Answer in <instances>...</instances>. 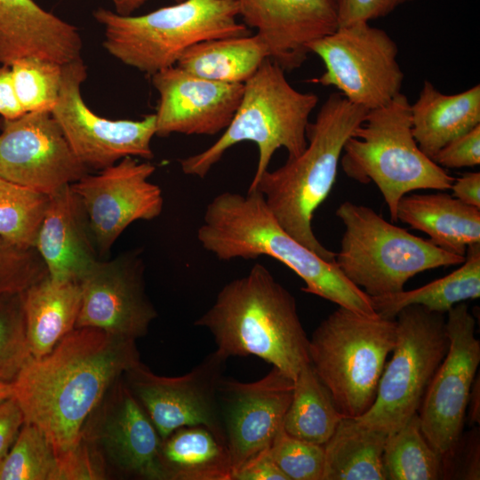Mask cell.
<instances>
[{
	"label": "cell",
	"mask_w": 480,
	"mask_h": 480,
	"mask_svg": "<svg viewBox=\"0 0 480 480\" xmlns=\"http://www.w3.org/2000/svg\"><path fill=\"white\" fill-rule=\"evenodd\" d=\"M136 340L80 327L51 352L31 356L12 381L25 422L52 444L62 480H73L84 422L110 387L140 362Z\"/></svg>",
	"instance_id": "6da1fadb"
},
{
	"label": "cell",
	"mask_w": 480,
	"mask_h": 480,
	"mask_svg": "<svg viewBox=\"0 0 480 480\" xmlns=\"http://www.w3.org/2000/svg\"><path fill=\"white\" fill-rule=\"evenodd\" d=\"M197 240L221 260L274 258L303 280V292L364 316H378L370 296L343 275L335 260L321 258L280 226L258 190L246 195L225 191L213 197Z\"/></svg>",
	"instance_id": "7a4b0ae2"
},
{
	"label": "cell",
	"mask_w": 480,
	"mask_h": 480,
	"mask_svg": "<svg viewBox=\"0 0 480 480\" xmlns=\"http://www.w3.org/2000/svg\"><path fill=\"white\" fill-rule=\"evenodd\" d=\"M195 324L212 333L215 352L225 360L255 356L293 380L310 364L293 295L260 263L226 284Z\"/></svg>",
	"instance_id": "3957f363"
},
{
	"label": "cell",
	"mask_w": 480,
	"mask_h": 480,
	"mask_svg": "<svg viewBox=\"0 0 480 480\" xmlns=\"http://www.w3.org/2000/svg\"><path fill=\"white\" fill-rule=\"evenodd\" d=\"M367 112L340 92L331 93L308 124L303 152L274 171H265L247 190H258L280 226L329 261L334 260L335 252L315 236L312 220L335 183L347 140Z\"/></svg>",
	"instance_id": "277c9868"
},
{
	"label": "cell",
	"mask_w": 480,
	"mask_h": 480,
	"mask_svg": "<svg viewBox=\"0 0 480 480\" xmlns=\"http://www.w3.org/2000/svg\"><path fill=\"white\" fill-rule=\"evenodd\" d=\"M284 70L270 58L244 84V92L229 125L202 152L180 160L182 172L201 179L231 147L243 141L257 145L259 158L249 187L268 170L274 153L284 148L288 158L300 155L308 144L309 116L318 97L301 92L288 82Z\"/></svg>",
	"instance_id": "5b68a950"
},
{
	"label": "cell",
	"mask_w": 480,
	"mask_h": 480,
	"mask_svg": "<svg viewBox=\"0 0 480 480\" xmlns=\"http://www.w3.org/2000/svg\"><path fill=\"white\" fill-rule=\"evenodd\" d=\"M93 16L104 28L108 52L149 76L174 66L195 44L251 35L236 20V0H184L140 16L99 8Z\"/></svg>",
	"instance_id": "8992f818"
},
{
	"label": "cell",
	"mask_w": 480,
	"mask_h": 480,
	"mask_svg": "<svg viewBox=\"0 0 480 480\" xmlns=\"http://www.w3.org/2000/svg\"><path fill=\"white\" fill-rule=\"evenodd\" d=\"M340 163L348 177L378 187L393 222L404 196L420 189L448 190L455 179L419 148L411 103L402 92L368 110L347 140Z\"/></svg>",
	"instance_id": "52a82bcc"
},
{
	"label": "cell",
	"mask_w": 480,
	"mask_h": 480,
	"mask_svg": "<svg viewBox=\"0 0 480 480\" xmlns=\"http://www.w3.org/2000/svg\"><path fill=\"white\" fill-rule=\"evenodd\" d=\"M396 337V318L367 316L342 307L313 332L310 364L343 417L357 418L373 404Z\"/></svg>",
	"instance_id": "ba28073f"
},
{
	"label": "cell",
	"mask_w": 480,
	"mask_h": 480,
	"mask_svg": "<svg viewBox=\"0 0 480 480\" xmlns=\"http://www.w3.org/2000/svg\"><path fill=\"white\" fill-rule=\"evenodd\" d=\"M336 216L345 230L334 260L343 275L370 297L401 292L415 275L460 265L465 260L388 222L366 205L343 202Z\"/></svg>",
	"instance_id": "9c48e42d"
},
{
	"label": "cell",
	"mask_w": 480,
	"mask_h": 480,
	"mask_svg": "<svg viewBox=\"0 0 480 480\" xmlns=\"http://www.w3.org/2000/svg\"><path fill=\"white\" fill-rule=\"evenodd\" d=\"M396 322L393 355L384 366L375 400L364 414L355 418L387 435L418 413L449 348L444 314L411 305L397 313Z\"/></svg>",
	"instance_id": "30bf717a"
},
{
	"label": "cell",
	"mask_w": 480,
	"mask_h": 480,
	"mask_svg": "<svg viewBox=\"0 0 480 480\" xmlns=\"http://www.w3.org/2000/svg\"><path fill=\"white\" fill-rule=\"evenodd\" d=\"M161 443L122 376L87 418L78 448L90 460L98 480H165Z\"/></svg>",
	"instance_id": "8fae6325"
},
{
	"label": "cell",
	"mask_w": 480,
	"mask_h": 480,
	"mask_svg": "<svg viewBox=\"0 0 480 480\" xmlns=\"http://www.w3.org/2000/svg\"><path fill=\"white\" fill-rule=\"evenodd\" d=\"M308 48L325 68L310 82L334 86L354 104L370 110L401 92L404 74L397 61L398 46L384 29L370 22L339 27Z\"/></svg>",
	"instance_id": "7c38bea8"
},
{
	"label": "cell",
	"mask_w": 480,
	"mask_h": 480,
	"mask_svg": "<svg viewBox=\"0 0 480 480\" xmlns=\"http://www.w3.org/2000/svg\"><path fill=\"white\" fill-rule=\"evenodd\" d=\"M86 77L82 57L62 65L59 97L51 112L77 159L89 172L103 170L127 156L152 159L155 114L137 121L110 120L94 114L81 93Z\"/></svg>",
	"instance_id": "4fadbf2b"
},
{
	"label": "cell",
	"mask_w": 480,
	"mask_h": 480,
	"mask_svg": "<svg viewBox=\"0 0 480 480\" xmlns=\"http://www.w3.org/2000/svg\"><path fill=\"white\" fill-rule=\"evenodd\" d=\"M226 361L213 351L179 377L157 375L140 362L123 378L161 439L182 427L203 426L226 444L218 401Z\"/></svg>",
	"instance_id": "5bb4252c"
},
{
	"label": "cell",
	"mask_w": 480,
	"mask_h": 480,
	"mask_svg": "<svg viewBox=\"0 0 480 480\" xmlns=\"http://www.w3.org/2000/svg\"><path fill=\"white\" fill-rule=\"evenodd\" d=\"M447 353L436 372L418 412L421 430L443 457L460 441L468 396L480 363L476 319L460 302L447 312Z\"/></svg>",
	"instance_id": "9a60e30c"
},
{
	"label": "cell",
	"mask_w": 480,
	"mask_h": 480,
	"mask_svg": "<svg viewBox=\"0 0 480 480\" xmlns=\"http://www.w3.org/2000/svg\"><path fill=\"white\" fill-rule=\"evenodd\" d=\"M155 171L150 162L127 156L71 184L84 207L99 256L107 254L132 222L162 213V189L149 180Z\"/></svg>",
	"instance_id": "2e32d148"
},
{
	"label": "cell",
	"mask_w": 480,
	"mask_h": 480,
	"mask_svg": "<svg viewBox=\"0 0 480 480\" xmlns=\"http://www.w3.org/2000/svg\"><path fill=\"white\" fill-rule=\"evenodd\" d=\"M0 178L51 195L89 173L51 112L2 119Z\"/></svg>",
	"instance_id": "e0dca14e"
},
{
	"label": "cell",
	"mask_w": 480,
	"mask_h": 480,
	"mask_svg": "<svg viewBox=\"0 0 480 480\" xmlns=\"http://www.w3.org/2000/svg\"><path fill=\"white\" fill-rule=\"evenodd\" d=\"M139 250L98 260L79 282L81 308L76 328L90 327L136 340L148 334L157 311L145 286Z\"/></svg>",
	"instance_id": "ac0fdd59"
},
{
	"label": "cell",
	"mask_w": 480,
	"mask_h": 480,
	"mask_svg": "<svg viewBox=\"0 0 480 480\" xmlns=\"http://www.w3.org/2000/svg\"><path fill=\"white\" fill-rule=\"evenodd\" d=\"M293 387L294 380L276 367L252 382L220 379L218 401L233 473L269 448L283 427Z\"/></svg>",
	"instance_id": "d6986e66"
},
{
	"label": "cell",
	"mask_w": 480,
	"mask_h": 480,
	"mask_svg": "<svg viewBox=\"0 0 480 480\" xmlns=\"http://www.w3.org/2000/svg\"><path fill=\"white\" fill-rule=\"evenodd\" d=\"M152 76L159 94L156 135H215L232 121L244 84L221 83L192 75L176 65Z\"/></svg>",
	"instance_id": "ffe728a7"
},
{
	"label": "cell",
	"mask_w": 480,
	"mask_h": 480,
	"mask_svg": "<svg viewBox=\"0 0 480 480\" xmlns=\"http://www.w3.org/2000/svg\"><path fill=\"white\" fill-rule=\"evenodd\" d=\"M238 15L256 29L269 58L284 71L308 59V44L339 28L337 0H236Z\"/></svg>",
	"instance_id": "44dd1931"
},
{
	"label": "cell",
	"mask_w": 480,
	"mask_h": 480,
	"mask_svg": "<svg viewBox=\"0 0 480 480\" xmlns=\"http://www.w3.org/2000/svg\"><path fill=\"white\" fill-rule=\"evenodd\" d=\"M36 250L48 276L80 282L99 260L83 203L68 184L49 195Z\"/></svg>",
	"instance_id": "7402d4cb"
},
{
	"label": "cell",
	"mask_w": 480,
	"mask_h": 480,
	"mask_svg": "<svg viewBox=\"0 0 480 480\" xmlns=\"http://www.w3.org/2000/svg\"><path fill=\"white\" fill-rule=\"evenodd\" d=\"M77 28L33 0H0V64L35 56L60 65L81 58Z\"/></svg>",
	"instance_id": "603a6c76"
},
{
	"label": "cell",
	"mask_w": 480,
	"mask_h": 480,
	"mask_svg": "<svg viewBox=\"0 0 480 480\" xmlns=\"http://www.w3.org/2000/svg\"><path fill=\"white\" fill-rule=\"evenodd\" d=\"M396 219L453 254L465 256L469 245L480 243V209L445 193L404 196Z\"/></svg>",
	"instance_id": "cb8c5ba5"
},
{
	"label": "cell",
	"mask_w": 480,
	"mask_h": 480,
	"mask_svg": "<svg viewBox=\"0 0 480 480\" xmlns=\"http://www.w3.org/2000/svg\"><path fill=\"white\" fill-rule=\"evenodd\" d=\"M411 121L419 148L432 158L451 140L480 125V84L444 94L425 80L411 104Z\"/></svg>",
	"instance_id": "d4e9b609"
},
{
	"label": "cell",
	"mask_w": 480,
	"mask_h": 480,
	"mask_svg": "<svg viewBox=\"0 0 480 480\" xmlns=\"http://www.w3.org/2000/svg\"><path fill=\"white\" fill-rule=\"evenodd\" d=\"M22 300L30 353L41 357L76 328L82 300L80 283L47 275L22 292Z\"/></svg>",
	"instance_id": "484cf974"
},
{
	"label": "cell",
	"mask_w": 480,
	"mask_h": 480,
	"mask_svg": "<svg viewBox=\"0 0 480 480\" xmlns=\"http://www.w3.org/2000/svg\"><path fill=\"white\" fill-rule=\"evenodd\" d=\"M160 457L165 480L232 478L226 444L203 426L182 427L162 439Z\"/></svg>",
	"instance_id": "4316f807"
},
{
	"label": "cell",
	"mask_w": 480,
	"mask_h": 480,
	"mask_svg": "<svg viewBox=\"0 0 480 480\" xmlns=\"http://www.w3.org/2000/svg\"><path fill=\"white\" fill-rule=\"evenodd\" d=\"M384 432L343 417L324 447L323 480H386Z\"/></svg>",
	"instance_id": "83f0119b"
},
{
	"label": "cell",
	"mask_w": 480,
	"mask_h": 480,
	"mask_svg": "<svg viewBox=\"0 0 480 480\" xmlns=\"http://www.w3.org/2000/svg\"><path fill=\"white\" fill-rule=\"evenodd\" d=\"M461 266L444 277L410 291L370 297L375 313L394 319L404 308L420 305L441 314L468 300L480 297V243L467 248Z\"/></svg>",
	"instance_id": "f1b7e54d"
},
{
	"label": "cell",
	"mask_w": 480,
	"mask_h": 480,
	"mask_svg": "<svg viewBox=\"0 0 480 480\" xmlns=\"http://www.w3.org/2000/svg\"><path fill=\"white\" fill-rule=\"evenodd\" d=\"M267 58V46L255 34L199 42L186 49L175 65L202 78L244 84Z\"/></svg>",
	"instance_id": "f546056e"
},
{
	"label": "cell",
	"mask_w": 480,
	"mask_h": 480,
	"mask_svg": "<svg viewBox=\"0 0 480 480\" xmlns=\"http://www.w3.org/2000/svg\"><path fill=\"white\" fill-rule=\"evenodd\" d=\"M342 418L329 390L311 364H306L294 380L284 429L300 440L324 445Z\"/></svg>",
	"instance_id": "4dcf8cb0"
},
{
	"label": "cell",
	"mask_w": 480,
	"mask_h": 480,
	"mask_svg": "<svg viewBox=\"0 0 480 480\" xmlns=\"http://www.w3.org/2000/svg\"><path fill=\"white\" fill-rule=\"evenodd\" d=\"M382 460L386 480L444 479L443 456L426 439L418 413L387 436Z\"/></svg>",
	"instance_id": "1f68e13d"
},
{
	"label": "cell",
	"mask_w": 480,
	"mask_h": 480,
	"mask_svg": "<svg viewBox=\"0 0 480 480\" xmlns=\"http://www.w3.org/2000/svg\"><path fill=\"white\" fill-rule=\"evenodd\" d=\"M49 195L0 178V237L35 248Z\"/></svg>",
	"instance_id": "d6a6232c"
},
{
	"label": "cell",
	"mask_w": 480,
	"mask_h": 480,
	"mask_svg": "<svg viewBox=\"0 0 480 480\" xmlns=\"http://www.w3.org/2000/svg\"><path fill=\"white\" fill-rule=\"evenodd\" d=\"M0 480H62L61 465L52 444L34 424L24 422L0 462Z\"/></svg>",
	"instance_id": "836d02e7"
},
{
	"label": "cell",
	"mask_w": 480,
	"mask_h": 480,
	"mask_svg": "<svg viewBox=\"0 0 480 480\" xmlns=\"http://www.w3.org/2000/svg\"><path fill=\"white\" fill-rule=\"evenodd\" d=\"M17 99L25 113L52 112L59 97L62 65L35 56H26L11 65Z\"/></svg>",
	"instance_id": "e575fe53"
},
{
	"label": "cell",
	"mask_w": 480,
	"mask_h": 480,
	"mask_svg": "<svg viewBox=\"0 0 480 480\" xmlns=\"http://www.w3.org/2000/svg\"><path fill=\"white\" fill-rule=\"evenodd\" d=\"M31 356L22 292L0 294V380L13 381Z\"/></svg>",
	"instance_id": "d590c367"
},
{
	"label": "cell",
	"mask_w": 480,
	"mask_h": 480,
	"mask_svg": "<svg viewBox=\"0 0 480 480\" xmlns=\"http://www.w3.org/2000/svg\"><path fill=\"white\" fill-rule=\"evenodd\" d=\"M268 453L288 480H323L324 445L296 438L282 427Z\"/></svg>",
	"instance_id": "8d00e7d4"
},
{
	"label": "cell",
	"mask_w": 480,
	"mask_h": 480,
	"mask_svg": "<svg viewBox=\"0 0 480 480\" xmlns=\"http://www.w3.org/2000/svg\"><path fill=\"white\" fill-rule=\"evenodd\" d=\"M47 275L36 248H20L0 237V294L23 292Z\"/></svg>",
	"instance_id": "74e56055"
},
{
	"label": "cell",
	"mask_w": 480,
	"mask_h": 480,
	"mask_svg": "<svg viewBox=\"0 0 480 480\" xmlns=\"http://www.w3.org/2000/svg\"><path fill=\"white\" fill-rule=\"evenodd\" d=\"M431 159L443 168H462L479 165L480 125L451 140Z\"/></svg>",
	"instance_id": "f35d334b"
},
{
	"label": "cell",
	"mask_w": 480,
	"mask_h": 480,
	"mask_svg": "<svg viewBox=\"0 0 480 480\" xmlns=\"http://www.w3.org/2000/svg\"><path fill=\"white\" fill-rule=\"evenodd\" d=\"M413 0H337L339 27L385 17Z\"/></svg>",
	"instance_id": "ab89813d"
},
{
	"label": "cell",
	"mask_w": 480,
	"mask_h": 480,
	"mask_svg": "<svg viewBox=\"0 0 480 480\" xmlns=\"http://www.w3.org/2000/svg\"><path fill=\"white\" fill-rule=\"evenodd\" d=\"M24 422L22 411L13 396L0 400V462L11 449Z\"/></svg>",
	"instance_id": "60d3db41"
},
{
	"label": "cell",
	"mask_w": 480,
	"mask_h": 480,
	"mask_svg": "<svg viewBox=\"0 0 480 480\" xmlns=\"http://www.w3.org/2000/svg\"><path fill=\"white\" fill-rule=\"evenodd\" d=\"M231 480H288L268 453L255 456L236 470Z\"/></svg>",
	"instance_id": "b9f144b4"
},
{
	"label": "cell",
	"mask_w": 480,
	"mask_h": 480,
	"mask_svg": "<svg viewBox=\"0 0 480 480\" xmlns=\"http://www.w3.org/2000/svg\"><path fill=\"white\" fill-rule=\"evenodd\" d=\"M25 114L14 91L11 68L0 66V116L3 119L12 120Z\"/></svg>",
	"instance_id": "7bdbcfd3"
},
{
	"label": "cell",
	"mask_w": 480,
	"mask_h": 480,
	"mask_svg": "<svg viewBox=\"0 0 480 480\" xmlns=\"http://www.w3.org/2000/svg\"><path fill=\"white\" fill-rule=\"evenodd\" d=\"M452 196L466 204L480 209V173L466 172L455 178L451 187Z\"/></svg>",
	"instance_id": "ee69618b"
},
{
	"label": "cell",
	"mask_w": 480,
	"mask_h": 480,
	"mask_svg": "<svg viewBox=\"0 0 480 480\" xmlns=\"http://www.w3.org/2000/svg\"><path fill=\"white\" fill-rule=\"evenodd\" d=\"M466 415H468V423L478 425L480 422V378L477 374L472 383Z\"/></svg>",
	"instance_id": "f6af8a7d"
},
{
	"label": "cell",
	"mask_w": 480,
	"mask_h": 480,
	"mask_svg": "<svg viewBox=\"0 0 480 480\" xmlns=\"http://www.w3.org/2000/svg\"><path fill=\"white\" fill-rule=\"evenodd\" d=\"M115 7V12L120 15L128 16L131 15L135 10L141 7L145 3L149 0H110ZM176 3L182 2L184 0H173Z\"/></svg>",
	"instance_id": "bcb514c9"
},
{
	"label": "cell",
	"mask_w": 480,
	"mask_h": 480,
	"mask_svg": "<svg viewBox=\"0 0 480 480\" xmlns=\"http://www.w3.org/2000/svg\"><path fill=\"white\" fill-rule=\"evenodd\" d=\"M13 396L12 381L0 380V400Z\"/></svg>",
	"instance_id": "7dc6e473"
}]
</instances>
